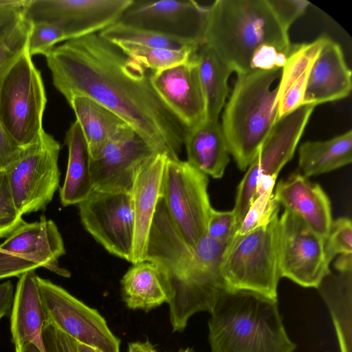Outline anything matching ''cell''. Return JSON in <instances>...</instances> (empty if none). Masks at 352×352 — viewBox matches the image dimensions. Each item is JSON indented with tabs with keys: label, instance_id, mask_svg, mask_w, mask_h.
Masks as SVG:
<instances>
[{
	"label": "cell",
	"instance_id": "obj_1",
	"mask_svg": "<svg viewBox=\"0 0 352 352\" xmlns=\"http://www.w3.org/2000/svg\"><path fill=\"white\" fill-rule=\"evenodd\" d=\"M67 101L83 96L104 107L157 152L179 160L187 129L154 91L151 72L98 33L69 40L45 56Z\"/></svg>",
	"mask_w": 352,
	"mask_h": 352
},
{
	"label": "cell",
	"instance_id": "obj_2",
	"mask_svg": "<svg viewBox=\"0 0 352 352\" xmlns=\"http://www.w3.org/2000/svg\"><path fill=\"white\" fill-rule=\"evenodd\" d=\"M227 245L206 234L195 245L188 244L160 199L144 261L161 271L173 331H184L194 314L210 312L223 289L220 267Z\"/></svg>",
	"mask_w": 352,
	"mask_h": 352
},
{
	"label": "cell",
	"instance_id": "obj_3",
	"mask_svg": "<svg viewBox=\"0 0 352 352\" xmlns=\"http://www.w3.org/2000/svg\"><path fill=\"white\" fill-rule=\"evenodd\" d=\"M208 7L203 43L237 74L251 70L252 57L263 45L289 53V30L269 0H217Z\"/></svg>",
	"mask_w": 352,
	"mask_h": 352
},
{
	"label": "cell",
	"instance_id": "obj_4",
	"mask_svg": "<svg viewBox=\"0 0 352 352\" xmlns=\"http://www.w3.org/2000/svg\"><path fill=\"white\" fill-rule=\"evenodd\" d=\"M212 352H294L277 301L252 292L223 288L210 311Z\"/></svg>",
	"mask_w": 352,
	"mask_h": 352
},
{
	"label": "cell",
	"instance_id": "obj_5",
	"mask_svg": "<svg viewBox=\"0 0 352 352\" xmlns=\"http://www.w3.org/2000/svg\"><path fill=\"white\" fill-rule=\"evenodd\" d=\"M283 68L251 69L237 74L224 106L221 126L230 154L245 170L277 122Z\"/></svg>",
	"mask_w": 352,
	"mask_h": 352
},
{
	"label": "cell",
	"instance_id": "obj_6",
	"mask_svg": "<svg viewBox=\"0 0 352 352\" xmlns=\"http://www.w3.org/2000/svg\"><path fill=\"white\" fill-rule=\"evenodd\" d=\"M278 216L242 235L234 234L220 267L223 288L252 292L277 301L280 278L277 253Z\"/></svg>",
	"mask_w": 352,
	"mask_h": 352
},
{
	"label": "cell",
	"instance_id": "obj_7",
	"mask_svg": "<svg viewBox=\"0 0 352 352\" xmlns=\"http://www.w3.org/2000/svg\"><path fill=\"white\" fill-rule=\"evenodd\" d=\"M46 102L41 73L26 50L0 82V123L19 147L31 144L43 132Z\"/></svg>",
	"mask_w": 352,
	"mask_h": 352
},
{
	"label": "cell",
	"instance_id": "obj_8",
	"mask_svg": "<svg viewBox=\"0 0 352 352\" xmlns=\"http://www.w3.org/2000/svg\"><path fill=\"white\" fill-rule=\"evenodd\" d=\"M60 151V144L43 131L6 170L14 206L22 216L43 211L52 201L59 186Z\"/></svg>",
	"mask_w": 352,
	"mask_h": 352
},
{
	"label": "cell",
	"instance_id": "obj_9",
	"mask_svg": "<svg viewBox=\"0 0 352 352\" xmlns=\"http://www.w3.org/2000/svg\"><path fill=\"white\" fill-rule=\"evenodd\" d=\"M208 185V177L187 161L167 158L161 198L173 224L190 245L206 234L212 208Z\"/></svg>",
	"mask_w": 352,
	"mask_h": 352
},
{
	"label": "cell",
	"instance_id": "obj_10",
	"mask_svg": "<svg viewBox=\"0 0 352 352\" xmlns=\"http://www.w3.org/2000/svg\"><path fill=\"white\" fill-rule=\"evenodd\" d=\"M65 254L63 238L52 220L42 215L38 221H25L0 244V280L20 277L39 267L69 277L58 263Z\"/></svg>",
	"mask_w": 352,
	"mask_h": 352
},
{
	"label": "cell",
	"instance_id": "obj_11",
	"mask_svg": "<svg viewBox=\"0 0 352 352\" xmlns=\"http://www.w3.org/2000/svg\"><path fill=\"white\" fill-rule=\"evenodd\" d=\"M277 253L280 278L302 287L317 289L331 273L324 239L285 209L278 220Z\"/></svg>",
	"mask_w": 352,
	"mask_h": 352
},
{
	"label": "cell",
	"instance_id": "obj_12",
	"mask_svg": "<svg viewBox=\"0 0 352 352\" xmlns=\"http://www.w3.org/2000/svg\"><path fill=\"white\" fill-rule=\"evenodd\" d=\"M38 285L45 322L99 352H120V339L96 309L49 280L38 276Z\"/></svg>",
	"mask_w": 352,
	"mask_h": 352
},
{
	"label": "cell",
	"instance_id": "obj_13",
	"mask_svg": "<svg viewBox=\"0 0 352 352\" xmlns=\"http://www.w3.org/2000/svg\"><path fill=\"white\" fill-rule=\"evenodd\" d=\"M314 108L302 105L275 124L237 188L232 210L237 223L242 222L254 199L258 177H277L281 168L293 157Z\"/></svg>",
	"mask_w": 352,
	"mask_h": 352
},
{
	"label": "cell",
	"instance_id": "obj_14",
	"mask_svg": "<svg viewBox=\"0 0 352 352\" xmlns=\"http://www.w3.org/2000/svg\"><path fill=\"white\" fill-rule=\"evenodd\" d=\"M133 0H28L23 18L31 24L50 23L66 41L99 33L119 20Z\"/></svg>",
	"mask_w": 352,
	"mask_h": 352
},
{
	"label": "cell",
	"instance_id": "obj_15",
	"mask_svg": "<svg viewBox=\"0 0 352 352\" xmlns=\"http://www.w3.org/2000/svg\"><path fill=\"white\" fill-rule=\"evenodd\" d=\"M85 229L110 254L131 262L134 219L129 193L94 190L78 204Z\"/></svg>",
	"mask_w": 352,
	"mask_h": 352
},
{
	"label": "cell",
	"instance_id": "obj_16",
	"mask_svg": "<svg viewBox=\"0 0 352 352\" xmlns=\"http://www.w3.org/2000/svg\"><path fill=\"white\" fill-rule=\"evenodd\" d=\"M158 153L132 128L126 127L91 158L94 190L131 194L140 169Z\"/></svg>",
	"mask_w": 352,
	"mask_h": 352
},
{
	"label": "cell",
	"instance_id": "obj_17",
	"mask_svg": "<svg viewBox=\"0 0 352 352\" xmlns=\"http://www.w3.org/2000/svg\"><path fill=\"white\" fill-rule=\"evenodd\" d=\"M208 9L192 0H133L118 21L200 45L204 42Z\"/></svg>",
	"mask_w": 352,
	"mask_h": 352
},
{
	"label": "cell",
	"instance_id": "obj_18",
	"mask_svg": "<svg viewBox=\"0 0 352 352\" xmlns=\"http://www.w3.org/2000/svg\"><path fill=\"white\" fill-rule=\"evenodd\" d=\"M195 53L182 63L150 73L154 91L187 131L206 120L205 99Z\"/></svg>",
	"mask_w": 352,
	"mask_h": 352
},
{
	"label": "cell",
	"instance_id": "obj_19",
	"mask_svg": "<svg viewBox=\"0 0 352 352\" xmlns=\"http://www.w3.org/2000/svg\"><path fill=\"white\" fill-rule=\"evenodd\" d=\"M158 153L138 171L131 192L134 219V238L131 262L144 261L151 228L157 206L162 197L164 168L168 158Z\"/></svg>",
	"mask_w": 352,
	"mask_h": 352
},
{
	"label": "cell",
	"instance_id": "obj_20",
	"mask_svg": "<svg viewBox=\"0 0 352 352\" xmlns=\"http://www.w3.org/2000/svg\"><path fill=\"white\" fill-rule=\"evenodd\" d=\"M351 72L338 43L327 37L311 65L302 105H316L342 100L351 91Z\"/></svg>",
	"mask_w": 352,
	"mask_h": 352
},
{
	"label": "cell",
	"instance_id": "obj_21",
	"mask_svg": "<svg viewBox=\"0 0 352 352\" xmlns=\"http://www.w3.org/2000/svg\"><path fill=\"white\" fill-rule=\"evenodd\" d=\"M275 200L285 210L300 218L325 239L333 221L330 201L318 184L302 174L294 173L280 181L273 192Z\"/></svg>",
	"mask_w": 352,
	"mask_h": 352
},
{
	"label": "cell",
	"instance_id": "obj_22",
	"mask_svg": "<svg viewBox=\"0 0 352 352\" xmlns=\"http://www.w3.org/2000/svg\"><path fill=\"white\" fill-rule=\"evenodd\" d=\"M38 277L34 271L19 277L11 311L10 331L15 348L32 342L44 352L42 330L45 315L39 294Z\"/></svg>",
	"mask_w": 352,
	"mask_h": 352
},
{
	"label": "cell",
	"instance_id": "obj_23",
	"mask_svg": "<svg viewBox=\"0 0 352 352\" xmlns=\"http://www.w3.org/2000/svg\"><path fill=\"white\" fill-rule=\"evenodd\" d=\"M187 162L213 178H221L230 162V152L221 122L205 120L188 130L184 138Z\"/></svg>",
	"mask_w": 352,
	"mask_h": 352
},
{
	"label": "cell",
	"instance_id": "obj_24",
	"mask_svg": "<svg viewBox=\"0 0 352 352\" xmlns=\"http://www.w3.org/2000/svg\"><path fill=\"white\" fill-rule=\"evenodd\" d=\"M65 142L68 148V162L65 180L60 189V199L63 206H68L82 202L94 188L91 157L76 120L67 130Z\"/></svg>",
	"mask_w": 352,
	"mask_h": 352
},
{
	"label": "cell",
	"instance_id": "obj_25",
	"mask_svg": "<svg viewBox=\"0 0 352 352\" xmlns=\"http://www.w3.org/2000/svg\"><path fill=\"white\" fill-rule=\"evenodd\" d=\"M87 142L91 158L126 127L129 126L113 112L94 100L74 96L68 101Z\"/></svg>",
	"mask_w": 352,
	"mask_h": 352
},
{
	"label": "cell",
	"instance_id": "obj_26",
	"mask_svg": "<svg viewBox=\"0 0 352 352\" xmlns=\"http://www.w3.org/2000/svg\"><path fill=\"white\" fill-rule=\"evenodd\" d=\"M121 285L123 300L131 309L147 312L167 302L162 273L154 263L133 264L123 276Z\"/></svg>",
	"mask_w": 352,
	"mask_h": 352
},
{
	"label": "cell",
	"instance_id": "obj_27",
	"mask_svg": "<svg viewBox=\"0 0 352 352\" xmlns=\"http://www.w3.org/2000/svg\"><path fill=\"white\" fill-rule=\"evenodd\" d=\"M206 104V120L218 121L229 94L228 78L233 72L207 44L195 53Z\"/></svg>",
	"mask_w": 352,
	"mask_h": 352
},
{
	"label": "cell",
	"instance_id": "obj_28",
	"mask_svg": "<svg viewBox=\"0 0 352 352\" xmlns=\"http://www.w3.org/2000/svg\"><path fill=\"white\" fill-rule=\"evenodd\" d=\"M351 161V130L327 140L307 141L298 148V167L307 178L340 168Z\"/></svg>",
	"mask_w": 352,
	"mask_h": 352
},
{
	"label": "cell",
	"instance_id": "obj_29",
	"mask_svg": "<svg viewBox=\"0 0 352 352\" xmlns=\"http://www.w3.org/2000/svg\"><path fill=\"white\" fill-rule=\"evenodd\" d=\"M317 289L329 309L340 352H351L352 270L329 274Z\"/></svg>",
	"mask_w": 352,
	"mask_h": 352
},
{
	"label": "cell",
	"instance_id": "obj_30",
	"mask_svg": "<svg viewBox=\"0 0 352 352\" xmlns=\"http://www.w3.org/2000/svg\"><path fill=\"white\" fill-rule=\"evenodd\" d=\"M111 43L126 42L170 50L196 49L199 45L190 40L128 25L116 21L98 33Z\"/></svg>",
	"mask_w": 352,
	"mask_h": 352
},
{
	"label": "cell",
	"instance_id": "obj_31",
	"mask_svg": "<svg viewBox=\"0 0 352 352\" xmlns=\"http://www.w3.org/2000/svg\"><path fill=\"white\" fill-rule=\"evenodd\" d=\"M112 43L151 72L164 70L182 63L190 59L197 49L170 50L119 41Z\"/></svg>",
	"mask_w": 352,
	"mask_h": 352
},
{
	"label": "cell",
	"instance_id": "obj_32",
	"mask_svg": "<svg viewBox=\"0 0 352 352\" xmlns=\"http://www.w3.org/2000/svg\"><path fill=\"white\" fill-rule=\"evenodd\" d=\"M279 206L273 191L264 192L252 202L235 234L242 235L268 223L278 216Z\"/></svg>",
	"mask_w": 352,
	"mask_h": 352
},
{
	"label": "cell",
	"instance_id": "obj_33",
	"mask_svg": "<svg viewBox=\"0 0 352 352\" xmlns=\"http://www.w3.org/2000/svg\"><path fill=\"white\" fill-rule=\"evenodd\" d=\"M32 25L23 20L10 34L0 40V82L4 75L26 51Z\"/></svg>",
	"mask_w": 352,
	"mask_h": 352
},
{
	"label": "cell",
	"instance_id": "obj_34",
	"mask_svg": "<svg viewBox=\"0 0 352 352\" xmlns=\"http://www.w3.org/2000/svg\"><path fill=\"white\" fill-rule=\"evenodd\" d=\"M31 25L26 47L30 56L36 54L45 56L55 44L66 41L63 30L57 25L45 23Z\"/></svg>",
	"mask_w": 352,
	"mask_h": 352
},
{
	"label": "cell",
	"instance_id": "obj_35",
	"mask_svg": "<svg viewBox=\"0 0 352 352\" xmlns=\"http://www.w3.org/2000/svg\"><path fill=\"white\" fill-rule=\"evenodd\" d=\"M324 250L330 263L338 254H352V223L349 218L340 217L332 221L324 239Z\"/></svg>",
	"mask_w": 352,
	"mask_h": 352
},
{
	"label": "cell",
	"instance_id": "obj_36",
	"mask_svg": "<svg viewBox=\"0 0 352 352\" xmlns=\"http://www.w3.org/2000/svg\"><path fill=\"white\" fill-rule=\"evenodd\" d=\"M24 222L14 206L6 171L0 170V238H6Z\"/></svg>",
	"mask_w": 352,
	"mask_h": 352
},
{
	"label": "cell",
	"instance_id": "obj_37",
	"mask_svg": "<svg viewBox=\"0 0 352 352\" xmlns=\"http://www.w3.org/2000/svg\"><path fill=\"white\" fill-rule=\"evenodd\" d=\"M237 231L233 210L219 211L211 209L208 217L206 235L224 244H228Z\"/></svg>",
	"mask_w": 352,
	"mask_h": 352
},
{
	"label": "cell",
	"instance_id": "obj_38",
	"mask_svg": "<svg viewBox=\"0 0 352 352\" xmlns=\"http://www.w3.org/2000/svg\"><path fill=\"white\" fill-rule=\"evenodd\" d=\"M28 0H0V40L23 20Z\"/></svg>",
	"mask_w": 352,
	"mask_h": 352
},
{
	"label": "cell",
	"instance_id": "obj_39",
	"mask_svg": "<svg viewBox=\"0 0 352 352\" xmlns=\"http://www.w3.org/2000/svg\"><path fill=\"white\" fill-rule=\"evenodd\" d=\"M289 54L273 45H263L254 53L250 62V69L270 70L283 68Z\"/></svg>",
	"mask_w": 352,
	"mask_h": 352
},
{
	"label": "cell",
	"instance_id": "obj_40",
	"mask_svg": "<svg viewBox=\"0 0 352 352\" xmlns=\"http://www.w3.org/2000/svg\"><path fill=\"white\" fill-rule=\"evenodd\" d=\"M42 342L44 352H78L74 338L49 323L44 324Z\"/></svg>",
	"mask_w": 352,
	"mask_h": 352
},
{
	"label": "cell",
	"instance_id": "obj_41",
	"mask_svg": "<svg viewBox=\"0 0 352 352\" xmlns=\"http://www.w3.org/2000/svg\"><path fill=\"white\" fill-rule=\"evenodd\" d=\"M309 68L289 87L280 98L277 121L302 106Z\"/></svg>",
	"mask_w": 352,
	"mask_h": 352
},
{
	"label": "cell",
	"instance_id": "obj_42",
	"mask_svg": "<svg viewBox=\"0 0 352 352\" xmlns=\"http://www.w3.org/2000/svg\"><path fill=\"white\" fill-rule=\"evenodd\" d=\"M282 24L289 30L301 16L310 3L305 0H269Z\"/></svg>",
	"mask_w": 352,
	"mask_h": 352
},
{
	"label": "cell",
	"instance_id": "obj_43",
	"mask_svg": "<svg viewBox=\"0 0 352 352\" xmlns=\"http://www.w3.org/2000/svg\"><path fill=\"white\" fill-rule=\"evenodd\" d=\"M22 149L10 138L0 123V170H6L19 157Z\"/></svg>",
	"mask_w": 352,
	"mask_h": 352
},
{
	"label": "cell",
	"instance_id": "obj_44",
	"mask_svg": "<svg viewBox=\"0 0 352 352\" xmlns=\"http://www.w3.org/2000/svg\"><path fill=\"white\" fill-rule=\"evenodd\" d=\"M14 287L10 280L0 284V320L11 314Z\"/></svg>",
	"mask_w": 352,
	"mask_h": 352
},
{
	"label": "cell",
	"instance_id": "obj_45",
	"mask_svg": "<svg viewBox=\"0 0 352 352\" xmlns=\"http://www.w3.org/2000/svg\"><path fill=\"white\" fill-rule=\"evenodd\" d=\"M128 352H160L148 340L129 344Z\"/></svg>",
	"mask_w": 352,
	"mask_h": 352
},
{
	"label": "cell",
	"instance_id": "obj_46",
	"mask_svg": "<svg viewBox=\"0 0 352 352\" xmlns=\"http://www.w3.org/2000/svg\"><path fill=\"white\" fill-rule=\"evenodd\" d=\"M335 267L339 272L352 270V254H340L336 261Z\"/></svg>",
	"mask_w": 352,
	"mask_h": 352
},
{
	"label": "cell",
	"instance_id": "obj_47",
	"mask_svg": "<svg viewBox=\"0 0 352 352\" xmlns=\"http://www.w3.org/2000/svg\"><path fill=\"white\" fill-rule=\"evenodd\" d=\"M15 352H43L34 343L29 342L21 347L15 348Z\"/></svg>",
	"mask_w": 352,
	"mask_h": 352
},
{
	"label": "cell",
	"instance_id": "obj_48",
	"mask_svg": "<svg viewBox=\"0 0 352 352\" xmlns=\"http://www.w3.org/2000/svg\"><path fill=\"white\" fill-rule=\"evenodd\" d=\"M78 352H99L95 348L89 345L76 342Z\"/></svg>",
	"mask_w": 352,
	"mask_h": 352
},
{
	"label": "cell",
	"instance_id": "obj_49",
	"mask_svg": "<svg viewBox=\"0 0 352 352\" xmlns=\"http://www.w3.org/2000/svg\"><path fill=\"white\" fill-rule=\"evenodd\" d=\"M177 352H195V351L192 348L187 347L186 349H180Z\"/></svg>",
	"mask_w": 352,
	"mask_h": 352
}]
</instances>
